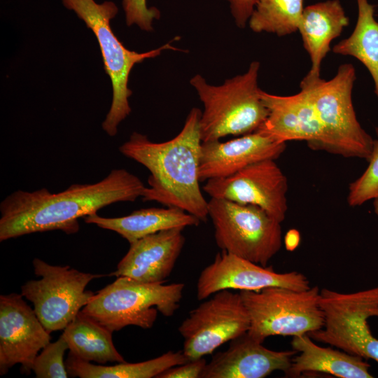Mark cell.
I'll return each instance as SVG.
<instances>
[{"label":"cell","instance_id":"obj_1","mask_svg":"<svg viewBox=\"0 0 378 378\" xmlns=\"http://www.w3.org/2000/svg\"><path fill=\"white\" fill-rule=\"evenodd\" d=\"M146 188L136 175L116 169L97 183H75L58 193L18 190L0 204V241L52 230L76 234L79 218L111 204L134 202Z\"/></svg>","mask_w":378,"mask_h":378},{"label":"cell","instance_id":"obj_2","mask_svg":"<svg viewBox=\"0 0 378 378\" xmlns=\"http://www.w3.org/2000/svg\"><path fill=\"white\" fill-rule=\"evenodd\" d=\"M201 113L199 108H192L181 132L164 142H153L146 135L134 132L119 151L150 172L143 201L181 209L204 222L209 215L199 178Z\"/></svg>","mask_w":378,"mask_h":378},{"label":"cell","instance_id":"obj_3","mask_svg":"<svg viewBox=\"0 0 378 378\" xmlns=\"http://www.w3.org/2000/svg\"><path fill=\"white\" fill-rule=\"evenodd\" d=\"M259 69L260 63L252 62L246 73L227 79L220 85L209 84L199 74L190 79V83L204 106L200 120L202 142L250 134L263 124L268 110L260 97Z\"/></svg>","mask_w":378,"mask_h":378},{"label":"cell","instance_id":"obj_4","mask_svg":"<svg viewBox=\"0 0 378 378\" xmlns=\"http://www.w3.org/2000/svg\"><path fill=\"white\" fill-rule=\"evenodd\" d=\"M355 80L354 66L344 64L329 80L307 74L300 82V90L307 94L323 127V150L368 161L374 139L356 118L352 102Z\"/></svg>","mask_w":378,"mask_h":378},{"label":"cell","instance_id":"obj_5","mask_svg":"<svg viewBox=\"0 0 378 378\" xmlns=\"http://www.w3.org/2000/svg\"><path fill=\"white\" fill-rule=\"evenodd\" d=\"M183 283H144L118 276L99 290L81 312L111 332L128 326L150 328L160 312L172 316L179 308Z\"/></svg>","mask_w":378,"mask_h":378},{"label":"cell","instance_id":"obj_6","mask_svg":"<svg viewBox=\"0 0 378 378\" xmlns=\"http://www.w3.org/2000/svg\"><path fill=\"white\" fill-rule=\"evenodd\" d=\"M64 6L76 13L95 35L102 52L104 69L113 87V99L108 113L102 122L103 130L111 136L116 135L118 125L131 112L128 99L132 92L128 79L133 66L148 58H153L166 50H177L171 43L145 52L127 49L113 32L110 22L118 12L116 4L110 1L101 4L94 0H62Z\"/></svg>","mask_w":378,"mask_h":378},{"label":"cell","instance_id":"obj_7","mask_svg":"<svg viewBox=\"0 0 378 378\" xmlns=\"http://www.w3.org/2000/svg\"><path fill=\"white\" fill-rule=\"evenodd\" d=\"M320 292L318 286L304 290L276 286L240 290L250 318L248 335L263 343L270 336L295 337L321 329Z\"/></svg>","mask_w":378,"mask_h":378},{"label":"cell","instance_id":"obj_8","mask_svg":"<svg viewBox=\"0 0 378 378\" xmlns=\"http://www.w3.org/2000/svg\"><path fill=\"white\" fill-rule=\"evenodd\" d=\"M208 215L221 250L265 267L281 249V223L258 206L211 197Z\"/></svg>","mask_w":378,"mask_h":378},{"label":"cell","instance_id":"obj_9","mask_svg":"<svg viewBox=\"0 0 378 378\" xmlns=\"http://www.w3.org/2000/svg\"><path fill=\"white\" fill-rule=\"evenodd\" d=\"M320 293L324 324L307 335L314 341L378 364V339L368 323L370 317L378 316V286L351 293L323 288Z\"/></svg>","mask_w":378,"mask_h":378},{"label":"cell","instance_id":"obj_10","mask_svg":"<svg viewBox=\"0 0 378 378\" xmlns=\"http://www.w3.org/2000/svg\"><path fill=\"white\" fill-rule=\"evenodd\" d=\"M32 263L41 279L26 282L21 294L33 303L38 319L50 333L64 330L94 295L85 290L88 284L103 275L51 265L37 258Z\"/></svg>","mask_w":378,"mask_h":378},{"label":"cell","instance_id":"obj_11","mask_svg":"<svg viewBox=\"0 0 378 378\" xmlns=\"http://www.w3.org/2000/svg\"><path fill=\"white\" fill-rule=\"evenodd\" d=\"M212 295L191 310L178 327L182 351L189 360L211 354L249 330V315L239 292L226 289Z\"/></svg>","mask_w":378,"mask_h":378},{"label":"cell","instance_id":"obj_12","mask_svg":"<svg viewBox=\"0 0 378 378\" xmlns=\"http://www.w3.org/2000/svg\"><path fill=\"white\" fill-rule=\"evenodd\" d=\"M274 160H261L232 176L209 179L203 190L212 198L258 206L281 223L288 209V182Z\"/></svg>","mask_w":378,"mask_h":378},{"label":"cell","instance_id":"obj_13","mask_svg":"<svg viewBox=\"0 0 378 378\" xmlns=\"http://www.w3.org/2000/svg\"><path fill=\"white\" fill-rule=\"evenodd\" d=\"M276 286L296 290L311 287L308 279L300 272L279 273L272 267L221 250L201 272L197 283V297L202 300L222 290L258 291Z\"/></svg>","mask_w":378,"mask_h":378},{"label":"cell","instance_id":"obj_14","mask_svg":"<svg viewBox=\"0 0 378 378\" xmlns=\"http://www.w3.org/2000/svg\"><path fill=\"white\" fill-rule=\"evenodd\" d=\"M50 342V332L22 294L1 295V375L16 364H21L23 372L29 373L38 352Z\"/></svg>","mask_w":378,"mask_h":378},{"label":"cell","instance_id":"obj_15","mask_svg":"<svg viewBox=\"0 0 378 378\" xmlns=\"http://www.w3.org/2000/svg\"><path fill=\"white\" fill-rule=\"evenodd\" d=\"M268 115L257 131L278 142L305 141L313 150H323L325 134L305 92L281 96L261 90Z\"/></svg>","mask_w":378,"mask_h":378},{"label":"cell","instance_id":"obj_16","mask_svg":"<svg viewBox=\"0 0 378 378\" xmlns=\"http://www.w3.org/2000/svg\"><path fill=\"white\" fill-rule=\"evenodd\" d=\"M285 149L286 143L274 141L258 132L225 142H202L200 181L227 177L261 160H276Z\"/></svg>","mask_w":378,"mask_h":378},{"label":"cell","instance_id":"obj_17","mask_svg":"<svg viewBox=\"0 0 378 378\" xmlns=\"http://www.w3.org/2000/svg\"><path fill=\"white\" fill-rule=\"evenodd\" d=\"M229 348L214 355L201 378H264L275 371L286 373L295 350L273 351L246 334L230 341Z\"/></svg>","mask_w":378,"mask_h":378},{"label":"cell","instance_id":"obj_18","mask_svg":"<svg viewBox=\"0 0 378 378\" xmlns=\"http://www.w3.org/2000/svg\"><path fill=\"white\" fill-rule=\"evenodd\" d=\"M183 230H162L130 243L127 253L111 275L144 283L164 282L183 248Z\"/></svg>","mask_w":378,"mask_h":378},{"label":"cell","instance_id":"obj_19","mask_svg":"<svg viewBox=\"0 0 378 378\" xmlns=\"http://www.w3.org/2000/svg\"><path fill=\"white\" fill-rule=\"evenodd\" d=\"M294 356L286 377H298L305 373H324L339 378H372L370 365L363 358L342 350L317 345L307 335L293 337Z\"/></svg>","mask_w":378,"mask_h":378},{"label":"cell","instance_id":"obj_20","mask_svg":"<svg viewBox=\"0 0 378 378\" xmlns=\"http://www.w3.org/2000/svg\"><path fill=\"white\" fill-rule=\"evenodd\" d=\"M349 23L339 0H328L304 8L298 31L311 59L307 75L320 76L321 62L330 50V43Z\"/></svg>","mask_w":378,"mask_h":378},{"label":"cell","instance_id":"obj_21","mask_svg":"<svg viewBox=\"0 0 378 378\" xmlns=\"http://www.w3.org/2000/svg\"><path fill=\"white\" fill-rule=\"evenodd\" d=\"M86 223L115 232L130 244L144 237L172 228L197 226L201 220L176 208H147L121 217L106 218L93 214L83 218Z\"/></svg>","mask_w":378,"mask_h":378},{"label":"cell","instance_id":"obj_22","mask_svg":"<svg viewBox=\"0 0 378 378\" xmlns=\"http://www.w3.org/2000/svg\"><path fill=\"white\" fill-rule=\"evenodd\" d=\"M112 332L80 311L62 335L70 352L81 360L99 364L125 362L113 344Z\"/></svg>","mask_w":378,"mask_h":378},{"label":"cell","instance_id":"obj_23","mask_svg":"<svg viewBox=\"0 0 378 378\" xmlns=\"http://www.w3.org/2000/svg\"><path fill=\"white\" fill-rule=\"evenodd\" d=\"M188 360L183 351H170L144 362L129 363L125 361L106 366L92 364L69 352L65 364L69 375L80 378H157L167 369Z\"/></svg>","mask_w":378,"mask_h":378},{"label":"cell","instance_id":"obj_24","mask_svg":"<svg viewBox=\"0 0 378 378\" xmlns=\"http://www.w3.org/2000/svg\"><path fill=\"white\" fill-rule=\"evenodd\" d=\"M358 18L352 34L333 48V52L349 55L359 60L370 72L378 98V22L375 6L368 0H356Z\"/></svg>","mask_w":378,"mask_h":378},{"label":"cell","instance_id":"obj_25","mask_svg":"<svg viewBox=\"0 0 378 378\" xmlns=\"http://www.w3.org/2000/svg\"><path fill=\"white\" fill-rule=\"evenodd\" d=\"M303 0H256L248 20L250 29L284 36L298 31Z\"/></svg>","mask_w":378,"mask_h":378},{"label":"cell","instance_id":"obj_26","mask_svg":"<svg viewBox=\"0 0 378 378\" xmlns=\"http://www.w3.org/2000/svg\"><path fill=\"white\" fill-rule=\"evenodd\" d=\"M69 346L62 336L48 343L36 357L32 371L37 378H66L68 372L64 360Z\"/></svg>","mask_w":378,"mask_h":378},{"label":"cell","instance_id":"obj_27","mask_svg":"<svg viewBox=\"0 0 378 378\" xmlns=\"http://www.w3.org/2000/svg\"><path fill=\"white\" fill-rule=\"evenodd\" d=\"M377 134L367 169L349 186L347 202L351 206H360L378 197V129Z\"/></svg>","mask_w":378,"mask_h":378},{"label":"cell","instance_id":"obj_28","mask_svg":"<svg viewBox=\"0 0 378 378\" xmlns=\"http://www.w3.org/2000/svg\"><path fill=\"white\" fill-rule=\"evenodd\" d=\"M122 4L127 26L136 24L144 31H153V21L160 18L157 8L148 7L146 0H122Z\"/></svg>","mask_w":378,"mask_h":378},{"label":"cell","instance_id":"obj_29","mask_svg":"<svg viewBox=\"0 0 378 378\" xmlns=\"http://www.w3.org/2000/svg\"><path fill=\"white\" fill-rule=\"evenodd\" d=\"M206 363L204 357L190 360L184 364L167 369L159 374L157 378H201Z\"/></svg>","mask_w":378,"mask_h":378},{"label":"cell","instance_id":"obj_30","mask_svg":"<svg viewBox=\"0 0 378 378\" xmlns=\"http://www.w3.org/2000/svg\"><path fill=\"white\" fill-rule=\"evenodd\" d=\"M230 4V12L239 28L245 27L253 10L256 0H225Z\"/></svg>","mask_w":378,"mask_h":378},{"label":"cell","instance_id":"obj_31","mask_svg":"<svg viewBox=\"0 0 378 378\" xmlns=\"http://www.w3.org/2000/svg\"><path fill=\"white\" fill-rule=\"evenodd\" d=\"M373 208L374 214L378 216V197L374 200Z\"/></svg>","mask_w":378,"mask_h":378}]
</instances>
